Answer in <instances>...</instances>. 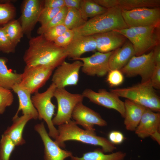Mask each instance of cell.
<instances>
[{"label":"cell","mask_w":160,"mask_h":160,"mask_svg":"<svg viewBox=\"0 0 160 160\" xmlns=\"http://www.w3.org/2000/svg\"><path fill=\"white\" fill-rule=\"evenodd\" d=\"M68 30L63 24H61L49 28L42 34L47 40L53 42L57 38L62 35Z\"/></svg>","instance_id":"e575fe53"},{"label":"cell","mask_w":160,"mask_h":160,"mask_svg":"<svg viewBox=\"0 0 160 160\" xmlns=\"http://www.w3.org/2000/svg\"><path fill=\"white\" fill-rule=\"evenodd\" d=\"M32 119L31 116L26 114H23L20 117L14 116L13 124L3 134L8 136L16 146L24 144L25 141L23 136V130L27 123Z\"/></svg>","instance_id":"603a6c76"},{"label":"cell","mask_w":160,"mask_h":160,"mask_svg":"<svg viewBox=\"0 0 160 160\" xmlns=\"http://www.w3.org/2000/svg\"><path fill=\"white\" fill-rule=\"evenodd\" d=\"M54 97L57 103V111L52 119L54 125H60L70 121L73 109L79 103L82 102L84 97L79 94H73L67 91L65 88H57Z\"/></svg>","instance_id":"52a82bcc"},{"label":"cell","mask_w":160,"mask_h":160,"mask_svg":"<svg viewBox=\"0 0 160 160\" xmlns=\"http://www.w3.org/2000/svg\"><path fill=\"white\" fill-rule=\"evenodd\" d=\"M156 65L152 50L147 54L133 56L120 70L127 77L140 76L141 82H144L150 79Z\"/></svg>","instance_id":"9c48e42d"},{"label":"cell","mask_w":160,"mask_h":160,"mask_svg":"<svg viewBox=\"0 0 160 160\" xmlns=\"http://www.w3.org/2000/svg\"><path fill=\"white\" fill-rule=\"evenodd\" d=\"M82 95L84 97L88 98L92 102L109 109H114L124 118L125 108L124 102L119 98L117 95L105 89H101L97 92L87 89Z\"/></svg>","instance_id":"7c38bea8"},{"label":"cell","mask_w":160,"mask_h":160,"mask_svg":"<svg viewBox=\"0 0 160 160\" xmlns=\"http://www.w3.org/2000/svg\"><path fill=\"white\" fill-rule=\"evenodd\" d=\"M64 48L67 52L68 57L76 60L85 53L96 50V44L92 35L74 34L71 42Z\"/></svg>","instance_id":"d6986e66"},{"label":"cell","mask_w":160,"mask_h":160,"mask_svg":"<svg viewBox=\"0 0 160 160\" xmlns=\"http://www.w3.org/2000/svg\"><path fill=\"white\" fill-rule=\"evenodd\" d=\"M160 0H116V7L121 10L140 8H159Z\"/></svg>","instance_id":"484cf974"},{"label":"cell","mask_w":160,"mask_h":160,"mask_svg":"<svg viewBox=\"0 0 160 160\" xmlns=\"http://www.w3.org/2000/svg\"><path fill=\"white\" fill-rule=\"evenodd\" d=\"M113 51L105 53L97 51L90 56L80 57L76 60L82 61L81 70L84 73L90 76H103L110 70L109 59Z\"/></svg>","instance_id":"9a60e30c"},{"label":"cell","mask_w":160,"mask_h":160,"mask_svg":"<svg viewBox=\"0 0 160 160\" xmlns=\"http://www.w3.org/2000/svg\"><path fill=\"white\" fill-rule=\"evenodd\" d=\"M126 153L121 151L106 154L102 149L97 148L93 151L85 153L81 157L72 156L71 160H123Z\"/></svg>","instance_id":"d4e9b609"},{"label":"cell","mask_w":160,"mask_h":160,"mask_svg":"<svg viewBox=\"0 0 160 160\" xmlns=\"http://www.w3.org/2000/svg\"><path fill=\"white\" fill-rule=\"evenodd\" d=\"M108 9L99 5L93 0H81L79 10L83 18L87 21L88 18H91L102 14Z\"/></svg>","instance_id":"4316f807"},{"label":"cell","mask_w":160,"mask_h":160,"mask_svg":"<svg viewBox=\"0 0 160 160\" xmlns=\"http://www.w3.org/2000/svg\"><path fill=\"white\" fill-rule=\"evenodd\" d=\"M119 97H124L156 112L160 111V99L150 80L125 88L112 89Z\"/></svg>","instance_id":"277c9868"},{"label":"cell","mask_w":160,"mask_h":160,"mask_svg":"<svg viewBox=\"0 0 160 160\" xmlns=\"http://www.w3.org/2000/svg\"><path fill=\"white\" fill-rule=\"evenodd\" d=\"M74 34L73 30L68 29L63 34L57 38L53 42L57 46L65 48L71 42Z\"/></svg>","instance_id":"74e56055"},{"label":"cell","mask_w":160,"mask_h":160,"mask_svg":"<svg viewBox=\"0 0 160 160\" xmlns=\"http://www.w3.org/2000/svg\"><path fill=\"white\" fill-rule=\"evenodd\" d=\"M16 9L11 3H0V25H5L13 20L16 14Z\"/></svg>","instance_id":"4dcf8cb0"},{"label":"cell","mask_w":160,"mask_h":160,"mask_svg":"<svg viewBox=\"0 0 160 160\" xmlns=\"http://www.w3.org/2000/svg\"><path fill=\"white\" fill-rule=\"evenodd\" d=\"M34 129L39 135L43 143L44 160H64L72 156L71 152L62 149L51 139L43 122L36 125Z\"/></svg>","instance_id":"e0dca14e"},{"label":"cell","mask_w":160,"mask_h":160,"mask_svg":"<svg viewBox=\"0 0 160 160\" xmlns=\"http://www.w3.org/2000/svg\"><path fill=\"white\" fill-rule=\"evenodd\" d=\"M43 8V1L25 0L23 2L19 21L24 34L29 38Z\"/></svg>","instance_id":"4fadbf2b"},{"label":"cell","mask_w":160,"mask_h":160,"mask_svg":"<svg viewBox=\"0 0 160 160\" xmlns=\"http://www.w3.org/2000/svg\"><path fill=\"white\" fill-rule=\"evenodd\" d=\"M127 28L122 16L121 9L115 7L90 18L83 25L73 30L75 35L88 36Z\"/></svg>","instance_id":"3957f363"},{"label":"cell","mask_w":160,"mask_h":160,"mask_svg":"<svg viewBox=\"0 0 160 160\" xmlns=\"http://www.w3.org/2000/svg\"><path fill=\"white\" fill-rule=\"evenodd\" d=\"M65 6L67 8L79 10L81 0H64Z\"/></svg>","instance_id":"b9f144b4"},{"label":"cell","mask_w":160,"mask_h":160,"mask_svg":"<svg viewBox=\"0 0 160 160\" xmlns=\"http://www.w3.org/2000/svg\"><path fill=\"white\" fill-rule=\"evenodd\" d=\"M7 60L0 58V86L11 90L15 85L19 84L21 79V73L13 72L8 69Z\"/></svg>","instance_id":"cb8c5ba5"},{"label":"cell","mask_w":160,"mask_h":160,"mask_svg":"<svg viewBox=\"0 0 160 160\" xmlns=\"http://www.w3.org/2000/svg\"><path fill=\"white\" fill-rule=\"evenodd\" d=\"M151 84L154 89H160V64L156 65L150 79Z\"/></svg>","instance_id":"f35d334b"},{"label":"cell","mask_w":160,"mask_h":160,"mask_svg":"<svg viewBox=\"0 0 160 160\" xmlns=\"http://www.w3.org/2000/svg\"><path fill=\"white\" fill-rule=\"evenodd\" d=\"M82 63L76 60L72 63L63 62L54 72L52 81L57 88H63L68 86L75 85L79 79V71Z\"/></svg>","instance_id":"8fae6325"},{"label":"cell","mask_w":160,"mask_h":160,"mask_svg":"<svg viewBox=\"0 0 160 160\" xmlns=\"http://www.w3.org/2000/svg\"><path fill=\"white\" fill-rule=\"evenodd\" d=\"M135 55L133 46L130 41L125 42L120 47L113 51L108 61L110 70H120Z\"/></svg>","instance_id":"ffe728a7"},{"label":"cell","mask_w":160,"mask_h":160,"mask_svg":"<svg viewBox=\"0 0 160 160\" xmlns=\"http://www.w3.org/2000/svg\"><path fill=\"white\" fill-rule=\"evenodd\" d=\"M87 21L83 18L79 10L68 8L63 24L68 29L73 30L81 27Z\"/></svg>","instance_id":"f1b7e54d"},{"label":"cell","mask_w":160,"mask_h":160,"mask_svg":"<svg viewBox=\"0 0 160 160\" xmlns=\"http://www.w3.org/2000/svg\"><path fill=\"white\" fill-rule=\"evenodd\" d=\"M96 44L98 52L105 53L114 51L122 46L127 39L123 35L112 31L92 35Z\"/></svg>","instance_id":"ac0fdd59"},{"label":"cell","mask_w":160,"mask_h":160,"mask_svg":"<svg viewBox=\"0 0 160 160\" xmlns=\"http://www.w3.org/2000/svg\"><path fill=\"white\" fill-rule=\"evenodd\" d=\"M14 99L11 90L0 86V114L3 113L6 108L12 104Z\"/></svg>","instance_id":"d6a6232c"},{"label":"cell","mask_w":160,"mask_h":160,"mask_svg":"<svg viewBox=\"0 0 160 160\" xmlns=\"http://www.w3.org/2000/svg\"><path fill=\"white\" fill-rule=\"evenodd\" d=\"M68 8L65 6L63 7L61 10L49 22L46 24L41 25L37 31L39 35L43 34L49 28L55 26L63 24L66 15Z\"/></svg>","instance_id":"1f68e13d"},{"label":"cell","mask_w":160,"mask_h":160,"mask_svg":"<svg viewBox=\"0 0 160 160\" xmlns=\"http://www.w3.org/2000/svg\"><path fill=\"white\" fill-rule=\"evenodd\" d=\"M123 74L120 70H110L108 73L107 81L111 87H115L121 84L123 82Z\"/></svg>","instance_id":"8d00e7d4"},{"label":"cell","mask_w":160,"mask_h":160,"mask_svg":"<svg viewBox=\"0 0 160 160\" xmlns=\"http://www.w3.org/2000/svg\"><path fill=\"white\" fill-rule=\"evenodd\" d=\"M160 113L146 108L140 121L135 130L140 138L151 137L160 144Z\"/></svg>","instance_id":"5bb4252c"},{"label":"cell","mask_w":160,"mask_h":160,"mask_svg":"<svg viewBox=\"0 0 160 160\" xmlns=\"http://www.w3.org/2000/svg\"><path fill=\"white\" fill-rule=\"evenodd\" d=\"M65 6L64 0H45L43 1V8H57Z\"/></svg>","instance_id":"60d3db41"},{"label":"cell","mask_w":160,"mask_h":160,"mask_svg":"<svg viewBox=\"0 0 160 160\" xmlns=\"http://www.w3.org/2000/svg\"><path fill=\"white\" fill-rule=\"evenodd\" d=\"M12 89L17 94L19 101L18 109L14 116H18L19 112L21 111L23 114L29 115L34 119H38V113L32 103L31 94L20 84L14 85Z\"/></svg>","instance_id":"7402d4cb"},{"label":"cell","mask_w":160,"mask_h":160,"mask_svg":"<svg viewBox=\"0 0 160 160\" xmlns=\"http://www.w3.org/2000/svg\"><path fill=\"white\" fill-rule=\"evenodd\" d=\"M56 89L55 85L52 83L46 91L36 92L31 97L32 103L38 112V119L45 121L49 130V136L55 139L57 137L58 132L52 122L55 106L51 100Z\"/></svg>","instance_id":"8992f818"},{"label":"cell","mask_w":160,"mask_h":160,"mask_svg":"<svg viewBox=\"0 0 160 160\" xmlns=\"http://www.w3.org/2000/svg\"><path fill=\"white\" fill-rule=\"evenodd\" d=\"M16 47L10 40L3 27H0V51L9 54L14 53Z\"/></svg>","instance_id":"836d02e7"},{"label":"cell","mask_w":160,"mask_h":160,"mask_svg":"<svg viewBox=\"0 0 160 160\" xmlns=\"http://www.w3.org/2000/svg\"><path fill=\"white\" fill-rule=\"evenodd\" d=\"M16 146L10 138L3 134L0 141V160H9Z\"/></svg>","instance_id":"f546056e"},{"label":"cell","mask_w":160,"mask_h":160,"mask_svg":"<svg viewBox=\"0 0 160 160\" xmlns=\"http://www.w3.org/2000/svg\"><path fill=\"white\" fill-rule=\"evenodd\" d=\"M72 117L77 124L81 125L87 130H95L94 127L95 125L101 127L107 125V122L99 114L84 105L82 102L76 105Z\"/></svg>","instance_id":"2e32d148"},{"label":"cell","mask_w":160,"mask_h":160,"mask_svg":"<svg viewBox=\"0 0 160 160\" xmlns=\"http://www.w3.org/2000/svg\"><path fill=\"white\" fill-rule=\"evenodd\" d=\"M121 14L128 28L146 26L160 27L159 8L143 7L129 10H121Z\"/></svg>","instance_id":"ba28073f"},{"label":"cell","mask_w":160,"mask_h":160,"mask_svg":"<svg viewBox=\"0 0 160 160\" xmlns=\"http://www.w3.org/2000/svg\"><path fill=\"white\" fill-rule=\"evenodd\" d=\"M153 56L156 65L160 64V44L155 47L153 50Z\"/></svg>","instance_id":"7bdbcfd3"},{"label":"cell","mask_w":160,"mask_h":160,"mask_svg":"<svg viewBox=\"0 0 160 160\" xmlns=\"http://www.w3.org/2000/svg\"><path fill=\"white\" fill-rule=\"evenodd\" d=\"M109 140L114 145H119L122 143L125 137L121 132L118 131H112L108 135Z\"/></svg>","instance_id":"ab89813d"},{"label":"cell","mask_w":160,"mask_h":160,"mask_svg":"<svg viewBox=\"0 0 160 160\" xmlns=\"http://www.w3.org/2000/svg\"><path fill=\"white\" fill-rule=\"evenodd\" d=\"M74 121L58 126V135L55 142L60 147L65 148L64 142L76 140L88 144L99 146L104 153L112 152L116 148L108 139L97 136L95 130H83L79 128Z\"/></svg>","instance_id":"7a4b0ae2"},{"label":"cell","mask_w":160,"mask_h":160,"mask_svg":"<svg viewBox=\"0 0 160 160\" xmlns=\"http://www.w3.org/2000/svg\"><path fill=\"white\" fill-rule=\"evenodd\" d=\"M63 7L54 9L43 8L40 13L38 22L41 24V25L46 24L51 20Z\"/></svg>","instance_id":"d590c367"},{"label":"cell","mask_w":160,"mask_h":160,"mask_svg":"<svg viewBox=\"0 0 160 160\" xmlns=\"http://www.w3.org/2000/svg\"><path fill=\"white\" fill-rule=\"evenodd\" d=\"M124 104L125 128L128 131H135L146 108L127 99L125 100Z\"/></svg>","instance_id":"44dd1931"},{"label":"cell","mask_w":160,"mask_h":160,"mask_svg":"<svg viewBox=\"0 0 160 160\" xmlns=\"http://www.w3.org/2000/svg\"><path fill=\"white\" fill-rule=\"evenodd\" d=\"M23 57L26 66L41 65L55 69L68 57L65 49L47 40L43 34L31 37Z\"/></svg>","instance_id":"6da1fadb"},{"label":"cell","mask_w":160,"mask_h":160,"mask_svg":"<svg viewBox=\"0 0 160 160\" xmlns=\"http://www.w3.org/2000/svg\"><path fill=\"white\" fill-rule=\"evenodd\" d=\"M159 27H135L115 30L128 39L132 44L135 56L145 54L159 44Z\"/></svg>","instance_id":"5b68a950"},{"label":"cell","mask_w":160,"mask_h":160,"mask_svg":"<svg viewBox=\"0 0 160 160\" xmlns=\"http://www.w3.org/2000/svg\"><path fill=\"white\" fill-rule=\"evenodd\" d=\"M54 69L41 65L25 66L20 84L31 94L38 92L51 75Z\"/></svg>","instance_id":"30bf717a"},{"label":"cell","mask_w":160,"mask_h":160,"mask_svg":"<svg viewBox=\"0 0 160 160\" xmlns=\"http://www.w3.org/2000/svg\"><path fill=\"white\" fill-rule=\"evenodd\" d=\"M3 28L10 40L16 47L24 34L19 21L12 20L4 25Z\"/></svg>","instance_id":"83f0119b"}]
</instances>
